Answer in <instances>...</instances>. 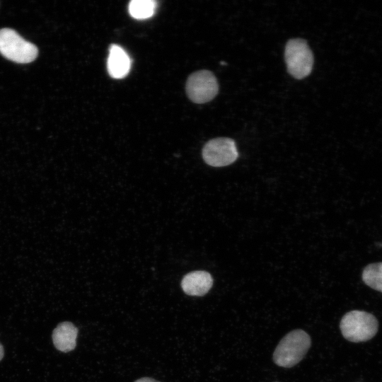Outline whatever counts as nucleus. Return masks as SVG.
Wrapping results in <instances>:
<instances>
[{
  "instance_id": "nucleus-4",
  "label": "nucleus",
  "mask_w": 382,
  "mask_h": 382,
  "mask_svg": "<svg viewBox=\"0 0 382 382\" xmlns=\"http://www.w3.org/2000/svg\"><path fill=\"white\" fill-rule=\"evenodd\" d=\"M284 59L288 72L295 79H301L311 74L313 55L303 39H291L287 42Z\"/></svg>"
},
{
  "instance_id": "nucleus-13",
  "label": "nucleus",
  "mask_w": 382,
  "mask_h": 382,
  "mask_svg": "<svg viewBox=\"0 0 382 382\" xmlns=\"http://www.w3.org/2000/svg\"><path fill=\"white\" fill-rule=\"evenodd\" d=\"M4 355V349L2 345L0 343V361L3 359Z\"/></svg>"
},
{
  "instance_id": "nucleus-1",
  "label": "nucleus",
  "mask_w": 382,
  "mask_h": 382,
  "mask_svg": "<svg viewBox=\"0 0 382 382\" xmlns=\"http://www.w3.org/2000/svg\"><path fill=\"white\" fill-rule=\"evenodd\" d=\"M310 346L311 338L306 332L293 330L279 342L274 352L273 360L279 366H294L303 358Z\"/></svg>"
},
{
  "instance_id": "nucleus-11",
  "label": "nucleus",
  "mask_w": 382,
  "mask_h": 382,
  "mask_svg": "<svg viewBox=\"0 0 382 382\" xmlns=\"http://www.w3.org/2000/svg\"><path fill=\"white\" fill-rule=\"evenodd\" d=\"M362 279L366 285L382 292V262L366 266L363 271Z\"/></svg>"
},
{
  "instance_id": "nucleus-7",
  "label": "nucleus",
  "mask_w": 382,
  "mask_h": 382,
  "mask_svg": "<svg viewBox=\"0 0 382 382\" xmlns=\"http://www.w3.org/2000/svg\"><path fill=\"white\" fill-rule=\"evenodd\" d=\"M213 284L211 274L206 271H194L187 274L181 282L184 292L190 296L206 294Z\"/></svg>"
},
{
  "instance_id": "nucleus-6",
  "label": "nucleus",
  "mask_w": 382,
  "mask_h": 382,
  "mask_svg": "<svg viewBox=\"0 0 382 382\" xmlns=\"http://www.w3.org/2000/svg\"><path fill=\"white\" fill-rule=\"evenodd\" d=\"M238 156L236 143L230 138L219 137L211 139L202 149L204 161L214 167L228 166L233 163Z\"/></svg>"
},
{
  "instance_id": "nucleus-12",
  "label": "nucleus",
  "mask_w": 382,
  "mask_h": 382,
  "mask_svg": "<svg viewBox=\"0 0 382 382\" xmlns=\"http://www.w3.org/2000/svg\"><path fill=\"white\" fill-rule=\"evenodd\" d=\"M134 382H159V381L151 378L144 377V378H139L135 381Z\"/></svg>"
},
{
  "instance_id": "nucleus-10",
  "label": "nucleus",
  "mask_w": 382,
  "mask_h": 382,
  "mask_svg": "<svg viewBox=\"0 0 382 382\" xmlns=\"http://www.w3.org/2000/svg\"><path fill=\"white\" fill-rule=\"evenodd\" d=\"M156 3L152 0H132L129 4V13L136 19H146L155 12Z\"/></svg>"
},
{
  "instance_id": "nucleus-8",
  "label": "nucleus",
  "mask_w": 382,
  "mask_h": 382,
  "mask_svg": "<svg viewBox=\"0 0 382 382\" xmlns=\"http://www.w3.org/2000/svg\"><path fill=\"white\" fill-rule=\"evenodd\" d=\"M108 71L114 79L125 77L131 67V60L127 52L120 46L112 45L108 58Z\"/></svg>"
},
{
  "instance_id": "nucleus-9",
  "label": "nucleus",
  "mask_w": 382,
  "mask_h": 382,
  "mask_svg": "<svg viewBox=\"0 0 382 382\" xmlns=\"http://www.w3.org/2000/svg\"><path fill=\"white\" fill-rule=\"evenodd\" d=\"M78 328L71 322L60 323L52 332L54 347L61 352H68L76 347Z\"/></svg>"
},
{
  "instance_id": "nucleus-5",
  "label": "nucleus",
  "mask_w": 382,
  "mask_h": 382,
  "mask_svg": "<svg viewBox=\"0 0 382 382\" xmlns=\"http://www.w3.org/2000/svg\"><path fill=\"white\" fill-rule=\"evenodd\" d=\"M188 98L195 103H205L217 95L219 83L214 74L208 70H200L191 74L186 82Z\"/></svg>"
},
{
  "instance_id": "nucleus-3",
  "label": "nucleus",
  "mask_w": 382,
  "mask_h": 382,
  "mask_svg": "<svg viewBox=\"0 0 382 382\" xmlns=\"http://www.w3.org/2000/svg\"><path fill=\"white\" fill-rule=\"evenodd\" d=\"M0 53L11 61L25 64L36 59L38 50L16 31L6 28L0 30Z\"/></svg>"
},
{
  "instance_id": "nucleus-2",
  "label": "nucleus",
  "mask_w": 382,
  "mask_h": 382,
  "mask_svg": "<svg viewBox=\"0 0 382 382\" xmlns=\"http://www.w3.org/2000/svg\"><path fill=\"white\" fill-rule=\"evenodd\" d=\"M340 327L345 339L359 342L371 339L376 334L378 325L372 314L362 311H352L342 317Z\"/></svg>"
}]
</instances>
